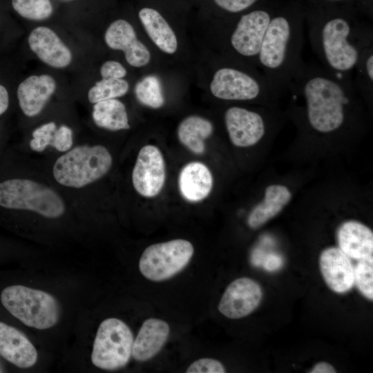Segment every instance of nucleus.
Masks as SVG:
<instances>
[{"label":"nucleus","instance_id":"2eb2a0df","mask_svg":"<svg viewBox=\"0 0 373 373\" xmlns=\"http://www.w3.org/2000/svg\"><path fill=\"white\" fill-rule=\"evenodd\" d=\"M28 44L39 59L52 68H66L73 60L70 50L49 27L35 28L28 35Z\"/></svg>","mask_w":373,"mask_h":373},{"label":"nucleus","instance_id":"473e14b6","mask_svg":"<svg viewBox=\"0 0 373 373\" xmlns=\"http://www.w3.org/2000/svg\"><path fill=\"white\" fill-rule=\"evenodd\" d=\"M260 0H213L221 10L231 14L242 12L251 8Z\"/></svg>","mask_w":373,"mask_h":373},{"label":"nucleus","instance_id":"4468645a","mask_svg":"<svg viewBox=\"0 0 373 373\" xmlns=\"http://www.w3.org/2000/svg\"><path fill=\"white\" fill-rule=\"evenodd\" d=\"M104 39L109 48L122 51L126 62L134 68L144 67L151 61L149 50L137 38L133 26L126 19H117L111 22Z\"/></svg>","mask_w":373,"mask_h":373},{"label":"nucleus","instance_id":"f257e3e1","mask_svg":"<svg viewBox=\"0 0 373 373\" xmlns=\"http://www.w3.org/2000/svg\"><path fill=\"white\" fill-rule=\"evenodd\" d=\"M287 91L304 99L309 126L324 134L343 126L347 110L354 104L357 93L353 82L337 79L321 65L305 61L295 73Z\"/></svg>","mask_w":373,"mask_h":373},{"label":"nucleus","instance_id":"6ab92c4d","mask_svg":"<svg viewBox=\"0 0 373 373\" xmlns=\"http://www.w3.org/2000/svg\"><path fill=\"white\" fill-rule=\"evenodd\" d=\"M338 248L350 259L356 260L373 257V233L366 225L348 220L338 228Z\"/></svg>","mask_w":373,"mask_h":373},{"label":"nucleus","instance_id":"dca6fc26","mask_svg":"<svg viewBox=\"0 0 373 373\" xmlns=\"http://www.w3.org/2000/svg\"><path fill=\"white\" fill-rule=\"evenodd\" d=\"M55 79L48 74L33 75L19 83L17 98L19 108L28 117L39 115L55 93Z\"/></svg>","mask_w":373,"mask_h":373},{"label":"nucleus","instance_id":"7ed1b4c3","mask_svg":"<svg viewBox=\"0 0 373 373\" xmlns=\"http://www.w3.org/2000/svg\"><path fill=\"white\" fill-rule=\"evenodd\" d=\"M294 14L273 15L258 56V69L277 95L287 91L295 73L304 61L303 18Z\"/></svg>","mask_w":373,"mask_h":373},{"label":"nucleus","instance_id":"ddd939ff","mask_svg":"<svg viewBox=\"0 0 373 373\" xmlns=\"http://www.w3.org/2000/svg\"><path fill=\"white\" fill-rule=\"evenodd\" d=\"M262 298V288L257 282L247 277L239 278L226 288L219 302L218 310L228 318H241L252 313Z\"/></svg>","mask_w":373,"mask_h":373},{"label":"nucleus","instance_id":"c85d7f7f","mask_svg":"<svg viewBox=\"0 0 373 373\" xmlns=\"http://www.w3.org/2000/svg\"><path fill=\"white\" fill-rule=\"evenodd\" d=\"M129 84L124 79H102L97 82L88 92V99L95 104L100 101L115 99L126 95Z\"/></svg>","mask_w":373,"mask_h":373},{"label":"nucleus","instance_id":"9d476101","mask_svg":"<svg viewBox=\"0 0 373 373\" xmlns=\"http://www.w3.org/2000/svg\"><path fill=\"white\" fill-rule=\"evenodd\" d=\"M193 252L192 244L184 239L153 244L143 251L139 261V269L147 279L155 282L163 281L185 268Z\"/></svg>","mask_w":373,"mask_h":373},{"label":"nucleus","instance_id":"4be33fe9","mask_svg":"<svg viewBox=\"0 0 373 373\" xmlns=\"http://www.w3.org/2000/svg\"><path fill=\"white\" fill-rule=\"evenodd\" d=\"M138 17L147 35L158 49L168 55L176 52L178 48L177 36L157 10L143 8L139 11Z\"/></svg>","mask_w":373,"mask_h":373},{"label":"nucleus","instance_id":"7c9ffc66","mask_svg":"<svg viewBox=\"0 0 373 373\" xmlns=\"http://www.w3.org/2000/svg\"><path fill=\"white\" fill-rule=\"evenodd\" d=\"M58 126L53 121L44 123L36 127L31 133L30 149L37 153L45 151L48 147L53 148Z\"/></svg>","mask_w":373,"mask_h":373},{"label":"nucleus","instance_id":"a211bd4d","mask_svg":"<svg viewBox=\"0 0 373 373\" xmlns=\"http://www.w3.org/2000/svg\"><path fill=\"white\" fill-rule=\"evenodd\" d=\"M0 355L19 368H29L37 361V352L28 337L0 321Z\"/></svg>","mask_w":373,"mask_h":373},{"label":"nucleus","instance_id":"20e7f679","mask_svg":"<svg viewBox=\"0 0 373 373\" xmlns=\"http://www.w3.org/2000/svg\"><path fill=\"white\" fill-rule=\"evenodd\" d=\"M0 208L57 219L65 214L66 203L57 191L45 183L11 176L0 180Z\"/></svg>","mask_w":373,"mask_h":373},{"label":"nucleus","instance_id":"5701e85b","mask_svg":"<svg viewBox=\"0 0 373 373\" xmlns=\"http://www.w3.org/2000/svg\"><path fill=\"white\" fill-rule=\"evenodd\" d=\"M291 197L290 191L283 185L267 186L264 200L252 209L248 216L249 227L256 229L273 218L282 211Z\"/></svg>","mask_w":373,"mask_h":373},{"label":"nucleus","instance_id":"1a4fd4ad","mask_svg":"<svg viewBox=\"0 0 373 373\" xmlns=\"http://www.w3.org/2000/svg\"><path fill=\"white\" fill-rule=\"evenodd\" d=\"M133 335L122 320L108 318L97 329L91 353V361L104 370H116L127 365L131 357Z\"/></svg>","mask_w":373,"mask_h":373},{"label":"nucleus","instance_id":"cd10ccee","mask_svg":"<svg viewBox=\"0 0 373 373\" xmlns=\"http://www.w3.org/2000/svg\"><path fill=\"white\" fill-rule=\"evenodd\" d=\"M134 93L140 104L152 108H159L165 102L161 82L155 75H147L137 82Z\"/></svg>","mask_w":373,"mask_h":373},{"label":"nucleus","instance_id":"bb28decb","mask_svg":"<svg viewBox=\"0 0 373 373\" xmlns=\"http://www.w3.org/2000/svg\"><path fill=\"white\" fill-rule=\"evenodd\" d=\"M14 12L20 17L33 21H42L53 16L55 10L52 0H9Z\"/></svg>","mask_w":373,"mask_h":373},{"label":"nucleus","instance_id":"b1692460","mask_svg":"<svg viewBox=\"0 0 373 373\" xmlns=\"http://www.w3.org/2000/svg\"><path fill=\"white\" fill-rule=\"evenodd\" d=\"M213 131L212 123L199 115H189L181 121L178 127V137L180 142L189 150L195 154L204 152V140L211 135Z\"/></svg>","mask_w":373,"mask_h":373},{"label":"nucleus","instance_id":"39448f33","mask_svg":"<svg viewBox=\"0 0 373 373\" xmlns=\"http://www.w3.org/2000/svg\"><path fill=\"white\" fill-rule=\"evenodd\" d=\"M112 164V155L105 146L81 144L73 146L57 158L52 175L59 185L79 189L102 178Z\"/></svg>","mask_w":373,"mask_h":373},{"label":"nucleus","instance_id":"f704fd0d","mask_svg":"<svg viewBox=\"0 0 373 373\" xmlns=\"http://www.w3.org/2000/svg\"><path fill=\"white\" fill-rule=\"evenodd\" d=\"M282 265L283 260L281 257L273 254L265 256L262 262L263 267L269 271H274L280 269Z\"/></svg>","mask_w":373,"mask_h":373},{"label":"nucleus","instance_id":"e433bc0d","mask_svg":"<svg viewBox=\"0 0 373 373\" xmlns=\"http://www.w3.org/2000/svg\"><path fill=\"white\" fill-rule=\"evenodd\" d=\"M310 373H335V368L327 362H319L314 365L309 371Z\"/></svg>","mask_w":373,"mask_h":373},{"label":"nucleus","instance_id":"4c0bfd02","mask_svg":"<svg viewBox=\"0 0 373 373\" xmlns=\"http://www.w3.org/2000/svg\"><path fill=\"white\" fill-rule=\"evenodd\" d=\"M324 1H329V2H338V1H341L343 0H324Z\"/></svg>","mask_w":373,"mask_h":373},{"label":"nucleus","instance_id":"9b49d317","mask_svg":"<svg viewBox=\"0 0 373 373\" xmlns=\"http://www.w3.org/2000/svg\"><path fill=\"white\" fill-rule=\"evenodd\" d=\"M166 178L165 163L160 149L153 145L143 146L132 172V183L142 196L152 198L162 190Z\"/></svg>","mask_w":373,"mask_h":373},{"label":"nucleus","instance_id":"423d86ee","mask_svg":"<svg viewBox=\"0 0 373 373\" xmlns=\"http://www.w3.org/2000/svg\"><path fill=\"white\" fill-rule=\"evenodd\" d=\"M236 62H224L215 70L209 83L211 95L223 101H268L278 95L259 70Z\"/></svg>","mask_w":373,"mask_h":373},{"label":"nucleus","instance_id":"f8f14e48","mask_svg":"<svg viewBox=\"0 0 373 373\" xmlns=\"http://www.w3.org/2000/svg\"><path fill=\"white\" fill-rule=\"evenodd\" d=\"M224 122L229 139L240 147L258 143L266 132V120L258 111L233 106L224 113Z\"/></svg>","mask_w":373,"mask_h":373},{"label":"nucleus","instance_id":"0eeeda50","mask_svg":"<svg viewBox=\"0 0 373 373\" xmlns=\"http://www.w3.org/2000/svg\"><path fill=\"white\" fill-rule=\"evenodd\" d=\"M3 307L28 327L46 329L55 325L60 308L51 294L23 285L6 287L1 294Z\"/></svg>","mask_w":373,"mask_h":373},{"label":"nucleus","instance_id":"c9c22d12","mask_svg":"<svg viewBox=\"0 0 373 373\" xmlns=\"http://www.w3.org/2000/svg\"><path fill=\"white\" fill-rule=\"evenodd\" d=\"M10 97L7 88L0 84V116L3 115L8 109Z\"/></svg>","mask_w":373,"mask_h":373},{"label":"nucleus","instance_id":"aec40b11","mask_svg":"<svg viewBox=\"0 0 373 373\" xmlns=\"http://www.w3.org/2000/svg\"><path fill=\"white\" fill-rule=\"evenodd\" d=\"M169 325L163 320L151 318L144 321L133 341L131 356L140 362L154 357L166 343Z\"/></svg>","mask_w":373,"mask_h":373},{"label":"nucleus","instance_id":"c756f323","mask_svg":"<svg viewBox=\"0 0 373 373\" xmlns=\"http://www.w3.org/2000/svg\"><path fill=\"white\" fill-rule=\"evenodd\" d=\"M354 285L368 300H373V257L359 260L354 267Z\"/></svg>","mask_w":373,"mask_h":373},{"label":"nucleus","instance_id":"412c9836","mask_svg":"<svg viewBox=\"0 0 373 373\" xmlns=\"http://www.w3.org/2000/svg\"><path fill=\"white\" fill-rule=\"evenodd\" d=\"M179 189L182 197L189 202H198L210 193L213 177L210 170L203 163L192 162L180 171Z\"/></svg>","mask_w":373,"mask_h":373},{"label":"nucleus","instance_id":"f3484780","mask_svg":"<svg viewBox=\"0 0 373 373\" xmlns=\"http://www.w3.org/2000/svg\"><path fill=\"white\" fill-rule=\"evenodd\" d=\"M321 274L329 288L337 294H345L354 285V266L350 258L338 247L325 249L319 257Z\"/></svg>","mask_w":373,"mask_h":373},{"label":"nucleus","instance_id":"2f4dec72","mask_svg":"<svg viewBox=\"0 0 373 373\" xmlns=\"http://www.w3.org/2000/svg\"><path fill=\"white\" fill-rule=\"evenodd\" d=\"M186 372L187 373H224L226 370L220 361L213 358H203L192 363Z\"/></svg>","mask_w":373,"mask_h":373},{"label":"nucleus","instance_id":"a878e982","mask_svg":"<svg viewBox=\"0 0 373 373\" xmlns=\"http://www.w3.org/2000/svg\"><path fill=\"white\" fill-rule=\"evenodd\" d=\"M353 86L356 93L370 97L373 90V44L361 52L352 76Z\"/></svg>","mask_w":373,"mask_h":373},{"label":"nucleus","instance_id":"393cba45","mask_svg":"<svg viewBox=\"0 0 373 373\" xmlns=\"http://www.w3.org/2000/svg\"><path fill=\"white\" fill-rule=\"evenodd\" d=\"M92 118L98 127L108 131L128 130L131 127L126 106L117 98L93 104Z\"/></svg>","mask_w":373,"mask_h":373},{"label":"nucleus","instance_id":"f03ea898","mask_svg":"<svg viewBox=\"0 0 373 373\" xmlns=\"http://www.w3.org/2000/svg\"><path fill=\"white\" fill-rule=\"evenodd\" d=\"M309 19V39L321 66L337 79L352 82L361 52L373 44L372 26L342 15Z\"/></svg>","mask_w":373,"mask_h":373},{"label":"nucleus","instance_id":"6e6552de","mask_svg":"<svg viewBox=\"0 0 373 373\" xmlns=\"http://www.w3.org/2000/svg\"><path fill=\"white\" fill-rule=\"evenodd\" d=\"M273 15L265 8L254 9L242 15L233 26L224 30V50L235 62L258 70V53Z\"/></svg>","mask_w":373,"mask_h":373},{"label":"nucleus","instance_id":"72a5a7b5","mask_svg":"<svg viewBox=\"0 0 373 373\" xmlns=\"http://www.w3.org/2000/svg\"><path fill=\"white\" fill-rule=\"evenodd\" d=\"M99 73L102 79H124L127 74L124 66L115 60L104 61L100 67Z\"/></svg>","mask_w":373,"mask_h":373}]
</instances>
